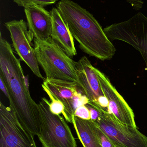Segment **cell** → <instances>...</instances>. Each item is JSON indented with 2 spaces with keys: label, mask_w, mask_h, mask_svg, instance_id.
Returning <instances> with one entry per match:
<instances>
[{
  "label": "cell",
  "mask_w": 147,
  "mask_h": 147,
  "mask_svg": "<svg viewBox=\"0 0 147 147\" xmlns=\"http://www.w3.org/2000/svg\"><path fill=\"white\" fill-rule=\"evenodd\" d=\"M34 45L37 61L45 74V78L78 84L76 62L51 37L46 40L34 38Z\"/></svg>",
  "instance_id": "3957f363"
},
{
  "label": "cell",
  "mask_w": 147,
  "mask_h": 147,
  "mask_svg": "<svg viewBox=\"0 0 147 147\" xmlns=\"http://www.w3.org/2000/svg\"><path fill=\"white\" fill-rule=\"evenodd\" d=\"M79 88L89 99L88 104L98 105V100L104 96L97 75L89 60L85 56L76 62Z\"/></svg>",
  "instance_id": "8fae6325"
},
{
  "label": "cell",
  "mask_w": 147,
  "mask_h": 147,
  "mask_svg": "<svg viewBox=\"0 0 147 147\" xmlns=\"http://www.w3.org/2000/svg\"><path fill=\"white\" fill-rule=\"evenodd\" d=\"M96 125L97 134L102 147H116L114 142L98 127L96 123Z\"/></svg>",
  "instance_id": "e0dca14e"
},
{
  "label": "cell",
  "mask_w": 147,
  "mask_h": 147,
  "mask_svg": "<svg viewBox=\"0 0 147 147\" xmlns=\"http://www.w3.org/2000/svg\"><path fill=\"white\" fill-rule=\"evenodd\" d=\"M131 5L133 8L136 10L142 8L144 5L143 0H125Z\"/></svg>",
  "instance_id": "ffe728a7"
},
{
  "label": "cell",
  "mask_w": 147,
  "mask_h": 147,
  "mask_svg": "<svg viewBox=\"0 0 147 147\" xmlns=\"http://www.w3.org/2000/svg\"><path fill=\"white\" fill-rule=\"evenodd\" d=\"M72 124L84 147H102L96 129V123L73 116Z\"/></svg>",
  "instance_id": "5bb4252c"
},
{
  "label": "cell",
  "mask_w": 147,
  "mask_h": 147,
  "mask_svg": "<svg viewBox=\"0 0 147 147\" xmlns=\"http://www.w3.org/2000/svg\"><path fill=\"white\" fill-rule=\"evenodd\" d=\"M42 85L64 106L63 114L66 121L72 123L77 108L89 103V100L81 91L77 82L45 78Z\"/></svg>",
  "instance_id": "9c48e42d"
},
{
  "label": "cell",
  "mask_w": 147,
  "mask_h": 147,
  "mask_svg": "<svg viewBox=\"0 0 147 147\" xmlns=\"http://www.w3.org/2000/svg\"><path fill=\"white\" fill-rule=\"evenodd\" d=\"M74 116L83 120H91L90 112L86 105H82L77 108L75 111Z\"/></svg>",
  "instance_id": "ac0fdd59"
},
{
  "label": "cell",
  "mask_w": 147,
  "mask_h": 147,
  "mask_svg": "<svg viewBox=\"0 0 147 147\" xmlns=\"http://www.w3.org/2000/svg\"><path fill=\"white\" fill-rule=\"evenodd\" d=\"M116 147H124L122 146H121V145H119V144H117V143H114Z\"/></svg>",
  "instance_id": "603a6c76"
},
{
  "label": "cell",
  "mask_w": 147,
  "mask_h": 147,
  "mask_svg": "<svg viewBox=\"0 0 147 147\" xmlns=\"http://www.w3.org/2000/svg\"><path fill=\"white\" fill-rule=\"evenodd\" d=\"M85 105L89 109L90 112L91 120L93 121L96 122L100 116V112L96 109L93 108V107L91 106L88 104Z\"/></svg>",
  "instance_id": "d6986e66"
},
{
  "label": "cell",
  "mask_w": 147,
  "mask_h": 147,
  "mask_svg": "<svg viewBox=\"0 0 147 147\" xmlns=\"http://www.w3.org/2000/svg\"><path fill=\"white\" fill-rule=\"evenodd\" d=\"M49 101L42 98L38 104L40 130L38 135L43 147H77L70 129L63 117L53 114Z\"/></svg>",
  "instance_id": "277c9868"
},
{
  "label": "cell",
  "mask_w": 147,
  "mask_h": 147,
  "mask_svg": "<svg viewBox=\"0 0 147 147\" xmlns=\"http://www.w3.org/2000/svg\"><path fill=\"white\" fill-rule=\"evenodd\" d=\"M57 8L82 51L102 61L112 58L115 47L91 13L71 0H60Z\"/></svg>",
  "instance_id": "7a4b0ae2"
},
{
  "label": "cell",
  "mask_w": 147,
  "mask_h": 147,
  "mask_svg": "<svg viewBox=\"0 0 147 147\" xmlns=\"http://www.w3.org/2000/svg\"><path fill=\"white\" fill-rule=\"evenodd\" d=\"M110 40L126 42L140 52L147 68V17L139 12L127 20L104 29Z\"/></svg>",
  "instance_id": "5b68a950"
},
{
  "label": "cell",
  "mask_w": 147,
  "mask_h": 147,
  "mask_svg": "<svg viewBox=\"0 0 147 147\" xmlns=\"http://www.w3.org/2000/svg\"><path fill=\"white\" fill-rule=\"evenodd\" d=\"M42 88L46 92L48 96L50 98L51 102H49V109L50 111L55 115H63L64 110V106L63 104L59 100L55 98L51 94L49 91L45 86L42 85Z\"/></svg>",
  "instance_id": "9a60e30c"
},
{
  "label": "cell",
  "mask_w": 147,
  "mask_h": 147,
  "mask_svg": "<svg viewBox=\"0 0 147 147\" xmlns=\"http://www.w3.org/2000/svg\"><path fill=\"white\" fill-rule=\"evenodd\" d=\"M20 61L15 55L11 45L1 34L0 77L7 89L9 106L21 123L32 134L38 136L40 130L38 104L29 93Z\"/></svg>",
  "instance_id": "6da1fadb"
},
{
  "label": "cell",
  "mask_w": 147,
  "mask_h": 147,
  "mask_svg": "<svg viewBox=\"0 0 147 147\" xmlns=\"http://www.w3.org/2000/svg\"><path fill=\"white\" fill-rule=\"evenodd\" d=\"M0 89L2 92L4 93L7 98L9 99V96L8 92L7 89V86L6 84L4 83L3 80L2 78L0 77Z\"/></svg>",
  "instance_id": "7402d4cb"
},
{
  "label": "cell",
  "mask_w": 147,
  "mask_h": 147,
  "mask_svg": "<svg viewBox=\"0 0 147 147\" xmlns=\"http://www.w3.org/2000/svg\"><path fill=\"white\" fill-rule=\"evenodd\" d=\"M52 28L51 37L70 57L77 55L74 38L57 7L51 9Z\"/></svg>",
  "instance_id": "4fadbf2b"
},
{
  "label": "cell",
  "mask_w": 147,
  "mask_h": 147,
  "mask_svg": "<svg viewBox=\"0 0 147 147\" xmlns=\"http://www.w3.org/2000/svg\"><path fill=\"white\" fill-rule=\"evenodd\" d=\"M32 134L12 107L0 102V147H37Z\"/></svg>",
  "instance_id": "52a82bcc"
},
{
  "label": "cell",
  "mask_w": 147,
  "mask_h": 147,
  "mask_svg": "<svg viewBox=\"0 0 147 147\" xmlns=\"http://www.w3.org/2000/svg\"><path fill=\"white\" fill-rule=\"evenodd\" d=\"M98 105H99L103 109L108 111L109 105L108 98L104 96H101L98 100Z\"/></svg>",
  "instance_id": "44dd1931"
},
{
  "label": "cell",
  "mask_w": 147,
  "mask_h": 147,
  "mask_svg": "<svg viewBox=\"0 0 147 147\" xmlns=\"http://www.w3.org/2000/svg\"><path fill=\"white\" fill-rule=\"evenodd\" d=\"M4 26L10 33L14 50L21 61L28 65L35 76L45 80L40 71L34 47H33V34L28 29L27 22L23 20H13L5 22Z\"/></svg>",
  "instance_id": "ba28073f"
},
{
  "label": "cell",
  "mask_w": 147,
  "mask_h": 147,
  "mask_svg": "<svg viewBox=\"0 0 147 147\" xmlns=\"http://www.w3.org/2000/svg\"><path fill=\"white\" fill-rule=\"evenodd\" d=\"M94 70L97 75L103 92L108 100V111L113 114L121 123L137 128L133 110L106 75L95 67Z\"/></svg>",
  "instance_id": "30bf717a"
},
{
  "label": "cell",
  "mask_w": 147,
  "mask_h": 147,
  "mask_svg": "<svg viewBox=\"0 0 147 147\" xmlns=\"http://www.w3.org/2000/svg\"><path fill=\"white\" fill-rule=\"evenodd\" d=\"M17 5L24 8L32 5L45 7L55 4L58 0H13Z\"/></svg>",
  "instance_id": "2e32d148"
},
{
  "label": "cell",
  "mask_w": 147,
  "mask_h": 147,
  "mask_svg": "<svg viewBox=\"0 0 147 147\" xmlns=\"http://www.w3.org/2000/svg\"><path fill=\"white\" fill-rule=\"evenodd\" d=\"M100 116L95 122L114 143L124 147H147V137L137 128L123 124L114 115L100 107Z\"/></svg>",
  "instance_id": "8992f818"
},
{
  "label": "cell",
  "mask_w": 147,
  "mask_h": 147,
  "mask_svg": "<svg viewBox=\"0 0 147 147\" xmlns=\"http://www.w3.org/2000/svg\"><path fill=\"white\" fill-rule=\"evenodd\" d=\"M27 23L34 38L46 40L51 37L52 18L50 11L44 7L32 5L24 8Z\"/></svg>",
  "instance_id": "7c38bea8"
}]
</instances>
